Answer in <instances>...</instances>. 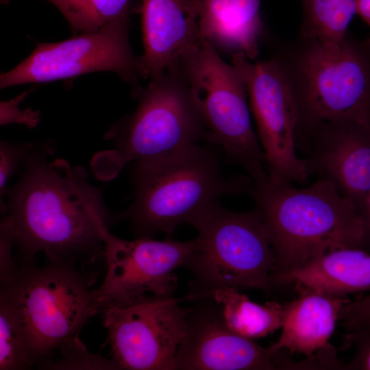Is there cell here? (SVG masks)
I'll return each instance as SVG.
<instances>
[{"mask_svg":"<svg viewBox=\"0 0 370 370\" xmlns=\"http://www.w3.org/2000/svg\"><path fill=\"white\" fill-rule=\"evenodd\" d=\"M49 147L35 145L28 153L18 180L8 188L3 220L20 264L42 252L47 261L83 267L103 259L110 228L122 214L107 208L86 168L61 158L49 161Z\"/></svg>","mask_w":370,"mask_h":370,"instance_id":"1","label":"cell"},{"mask_svg":"<svg viewBox=\"0 0 370 370\" xmlns=\"http://www.w3.org/2000/svg\"><path fill=\"white\" fill-rule=\"evenodd\" d=\"M246 194L260 212L270 239L275 255L271 274L301 267L335 249L362 248L359 212L327 180L297 188L267 174L251 178Z\"/></svg>","mask_w":370,"mask_h":370,"instance_id":"2","label":"cell"},{"mask_svg":"<svg viewBox=\"0 0 370 370\" xmlns=\"http://www.w3.org/2000/svg\"><path fill=\"white\" fill-rule=\"evenodd\" d=\"M250 182L249 176H223L218 151L198 144L134 161L130 169L134 200L121 214L136 238H152L159 232L171 238L179 225L193 226L219 197L246 193Z\"/></svg>","mask_w":370,"mask_h":370,"instance_id":"3","label":"cell"},{"mask_svg":"<svg viewBox=\"0 0 370 370\" xmlns=\"http://www.w3.org/2000/svg\"><path fill=\"white\" fill-rule=\"evenodd\" d=\"M291 88L297 132L325 121L370 122V37L328 46L301 36L275 58Z\"/></svg>","mask_w":370,"mask_h":370,"instance_id":"4","label":"cell"},{"mask_svg":"<svg viewBox=\"0 0 370 370\" xmlns=\"http://www.w3.org/2000/svg\"><path fill=\"white\" fill-rule=\"evenodd\" d=\"M135 111L114 123L104 135L113 148L90 162L101 180L114 178L127 163L169 155L207 141L205 127L188 86L175 66L134 90Z\"/></svg>","mask_w":370,"mask_h":370,"instance_id":"5","label":"cell"},{"mask_svg":"<svg viewBox=\"0 0 370 370\" xmlns=\"http://www.w3.org/2000/svg\"><path fill=\"white\" fill-rule=\"evenodd\" d=\"M197 231L184 266L193 275L186 299L213 297L230 287L271 291L275 255L260 212H237L212 205L193 226Z\"/></svg>","mask_w":370,"mask_h":370,"instance_id":"6","label":"cell"},{"mask_svg":"<svg viewBox=\"0 0 370 370\" xmlns=\"http://www.w3.org/2000/svg\"><path fill=\"white\" fill-rule=\"evenodd\" d=\"M95 280L73 263L47 261L38 267L31 262L19 264L16 273L0 284V297L17 314L38 367L97 314L91 288Z\"/></svg>","mask_w":370,"mask_h":370,"instance_id":"7","label":"cell"},{"mask_svg":"<svg viewBox=\"0 0 370 370\" xmlns=\"http://www.w3.org/2000/svg\"><path fill=\"white\" fill-rule=\"evenodd\" d=\"M175 66L188 86L207 142L221 146L227 159L243 166L251 179L268 174L251 125L245 84L237 69L202 38Z\"/></svg>","mask_w":370,"mask_h":370,"instance_id":"8","label":"cell"},{"mask_svg":"<svg viewBox=\"0 0 370 370\" xmlns=\"http://www.w3.org/2000/svg\"><path fill=\"white\" fill-rule=\"evenodd\" d=\"M130 17L115 20L97 32L75 35L57 42H38L32 53L0 76V88L44 83L82 75L110 71L135 84L139 57L129 40Z\"/></svg>","mask_w":370,"mask_h":370,"instance_id":"9","label":"cell"},{"mask_svg":"<svg viewBox=\"0 0 370 370\" xmlns=\"http://www.w3.org/2000/svg\"><path fill=\"white\" fill-rule=\"evenodd\" d=\"M194 241L179 242L166 237L133 241L106 237L103 250L106 273L93 288L97 313L111 308L130 306L153 297H169L177 285L174 270L183 267Z\"/></svg>","mask_w":370,"mask_h":370,"instance_id":"10","label":"cell"},{"mask_svg":"<svg viewBox=\"0 0 370 370\" xmlns=\"http://www.w3.org/2000/svg\"><path fill=\"white\" fill-rule=\"evenodd\" d=\"M232 64L241 75L269 177L278 183H304L310 175L297 155V113L283 70L274 58L255 64L242 53Z\"/></svg>","mask_w":370,"mask_h":370,"instance_id":"11","label":"cell"},{"mask_svg":"<svg viewBox=\"0 0 370 370\" xmlns=\"http://www.w3.org/2000/svg\"><path fill=\"white\" fill-rule=\"evenodd\" d=\"M185 298L153 297L101 312L112 359L119 369L175 370L189 311L180 305Z\"/></svg>","mask_w":370,"mask_h":370,"instance_id":"12","label":"cell"},{"mask_svg":"<svg viewBox=\"0 0 370 370\" xmlns=\"http://www.w3.org/2000/svg\"><path fill=\"white\" fill-rule=\"evenodd\" d=\"M310 176L331 182L359 212L370 192V127L351 121H325L299 130Z\"/></svg>","mask_w":370,"mask_h":370,"instance_id":"13","label":"cell"},{"mask_svg":"<svg viewBox=\"0 0 370 370\" xmlns=\"http://www.w3.org/2000/svg\"><path fill=\"white\" fill-rule=\"evenodd\" d=\"M175 370H275L280 354L240 336L226 325L222 307L213 297L193 301Z\"/></svg>","mask_w":370,"mask_h":370,"instance_id":"14","label":"cell"},{"mask_svg":"<svg viewBox=\"0 0 370 370\" xmlns=\"http://www.w3.org/2000/svg\"><path fill=\"white\" fill-rule=\"evenodd\" d=\"M299 295L284 304L282 332L268 349H283L310 359L313 369H341L343 362L329 342L343 304L349 299L297 286Z\"/></svg>","mask_w":370,"mask_h":370,"instance_id":"15","label":"cell"},{"mask_svg":"<svg viewBox=\"0 0 370 370\" xmlns=\"http://www.w3.org/2000/svg\"><path fill=\"white\" fill-rule=\"evenodd\" d=\"M142 32L140 75L151 80L200 42L197 0H143Z\"/></svg>","mask_w":370,"mask_h":370,"instance_id":"16","label":"cell"},{"mask_svg":"<svg viewBox=\"0 0 370 370\" xmlns=\"http://www.w3.org/2000/svg\"><path fill=\"white\" fill-rule=\"evenodd\" d=\"M295 283L334 296L370 291V252L360 247H341L296 269L271 275V288Z\"/></svg>","mask_w":370,"mask_h":370,"instance_id":"17","label":"cell"},{"mask_svg":"<svg viewBox=\"0 0 370 370\" xmlns=\"http://www.w3.org/2000/svg\"><path fill=\"white\" fill-rule=\"evenodd\" d=\"M261 0H197L201 37L232 54L242 53L248 60L259 53L263 32Z\"/></svg>","mask_w":370,"mask_h":370,"instance_id":"18","label":"cell"},{"mask_svg":"<svg viewBox=\"0 0 370 370\" xmlns=\"http://www.w3.org/2000/svg\"><path fill=\"white\" fill-rule=\"evenodd\" d=\"M214 299L222 307L227 326L240 336L253 340L282 327L284 305L277 301L261 305L230 287L217 291Z\"/></svg>","mask_w":370,"mask_h":370,"instance_id":"19","label":"cell"},{"mask_svg":"<svg viewBox=\"0 0 370 370\" xmlns=\"http://www.w3.org/2000/svg\"><path fill=\"white\" fill-rule=\"evenodd\" d=\"M302 21L299 34L328 45H338L349 32L357 14L356 0H301Z\"/></svg>","mask_w":370,"mask_h":370,"instance_id":"20","label":"cell"},{"mask_svg":"<svg viewBox=\"0 0 370 370\" xmlns=\"http://www.w3.org/2000/svg\"><path fill=\"white\" fill-rule=\"evenodd\" d=\"M68 21L75 35L97 32L107 24L130 17L131 0H48Z\"/></svg>","mask_w":370,"mask_h":370,"instance_id":"21","label":"cell"},{"mask_svg":"<svg viewBox=\"0 0 370 370\" xmlns=\"http://www.w3.org/2000/svg\"><path fill=\"white\" fill-rule=\"evenodd\" d=\"M34 365L36 360L18 315L0 297V370H23Z\"/></svg>","mask_w":370,"mask_h":370,"instance_id":"22","label":"cell"},{"mask_svg":"<svg viewBox=\"0 0 370 370\" xmlns=\"http://www.w3.org/2000/svg\"><path fill=\"white\" fill-rule=\"evenodd\" d=\"M60 357L40 367L52 370H119L113 360L89 352L78 335L63 341L59 346Z\"/></svg>","mask_w":370,"mask_h":370,"instance_id":"23","label":"cell"},{"mask_svg":"<svg viewBox=\"0 0 370 370\" xmlns=\"http://www.w3.org/2000/svg\"><path fill=\"white\" fill-rule=\"evenodd\" d=\"M34 145L31 143L0 142V208L3 214L5 211V194L8 181L22 167Z\"/></svg>","mask_w":370,"mask_h":370,"instance_id":"24","label":"cell"},{"mask_svg":"<svg viewBox=\"0 0 370 370\" xmlns=\"http://www.w3.org/2000/svg\"><path fill=\"white\" fill-rule=\"evenodd\" d=\"M348 331L344 335L342 348H353L355 354L342 369L370 370V324Z\"/></svg>","mask_w":370,"mask_h":370,"instance_id":"25","label":"cell"},{"mask_svg":"<svg viewBox=\"0 0 370 370\" xmlns=\"http://www.w3.org/2000/svg\"><path fill=\"white\" fill-rule=\"evenodd\" d=\"M32 90L24 91L16 97L1 101L0 103V125L11 123L21 124L28 128H34L40 121L39 110L31 108L22 110L20 104L27 97Z\"/></svg>","mask_w":370,"mask_h":370,"instance_id":"26","label":"cell"},{"mask_svg":"<svg viewBox=\"0 0 370 370\" xmlns=\"http://www.w3.org/2000/svg\"><path fill=\"white\" fill-rule=\"evenodd\" d=\"M340 319L347 330L370 324V293L343 306Z\"/></svg>","mask_w":370,"mask_h":370,"instance_id":"27","label":"cell"},{"mask_svg":"<svg viewBox=\"0 0 370 370\" xmlns=\"http://www.w3.org/2000/svg\"><path fill=\"white\" fill-rule=\"evenodd\" d=\"M14 245L12 233L2 219L0 224V284L11 278L18 269L12 254Z\"/></svg>","mask_w":370,"mask_h":370,"instance_id":"28","label":"cell"},{"mask_svg":"<svg viewBox=\"0 0 370 370\" xmlns=\"http://www.w3.org/2000/svg\"><path fill=\"white\" fill-rule=\"evenodd\" d=\"M362 227V248L370 252V192L359 210Z\"/></svg>","mask_w":370,"mask_h":370,"instance_id":"29","label":"cell"},{"mask_svg":"<svg viewBox=\"0 0 370 370\" xmlns=\"http://www.w3.org/2000/svg\"><path fill=\"white\" fill-rule=\"evenodd\" d=\"M357 14L369 26H370V0H356Z\"/></svg>","mask_w":370,"mask_h":370,"instance_id":"30","label":"cell"},{"mask_svg":"<svg viewBox=\"0 0 370 370\" xmlns=\"http://www.w3.org/2000/svg\"><path fill=\"white\" fill-rule=\"evenodd\" d=\"M369 127H370V122H369Z\"/></svg>","mask_w":370,"mask_h":370,"instance_id":"31","label":"cell"}]
</instances>
